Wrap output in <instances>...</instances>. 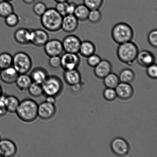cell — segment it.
<instances>
[{"mask_svg": "<svg viewBox=\"0 0 157 157\" xmlns=\"http://www.w3.org/2000/svg\"><path fill=\"white\" fill-rule=\"evenodd\" d=\"M38 104L34 100L25 99L20 101L15 113L24 122H31L38 117Z\"/></svg>", "mask_w": 157, "mask_h": 157, "instance_id": "cell-1", "label": "cell"}, {"mask_svg": "<svg viewBox=\"0 0 157 157\" xmlns=\"http://www.w3.org/2000/svg\"><path fill=\"white\" fill-rule=\"evenodd\" d=\"M63 17L55 8H50L40 17L41 24L48 31L57 32L61 29Z\"/></svg>", "mask_w": 157, "mask_h": 157, "instance_id": "cell-2", "label": "cell"}, {"mask_svg": "<svg viewBox=\"0 0 157 157\" xmlns=\"http://www.w3.org/2000/svg\"><path fill=\"white\" fill-rule=\"evenodd\" d=\"M139 52L137 45L130 41L119 44L117 49V56L121 62L131 66L136 61Z\"/></svg>", "mask_w": 157, "mask_h": 157, "instance_id": "cell-3", "label": "cell"}, {"mask_svg": "<svg viewBox=\"0 0 157 157\" xmlns=\"http://www.w3.org/2000/svg\"><path fill=\"white\" fill-rule=\"evenodd\" d=\"M134 34L132 28L129 24L124 22L115 25L111 32L112 39L118 44L132 41Z\"/></svg>", "mask_w": 157, "mask_h": 157, "instance_id": "cell-4", "label": "cell"}, {"mask_svg": "<svg viewBox=\"0 0 157 157\" xmlns=\"http://www.w3.org/2000/svg\"><path fill=\"white\" fill-rule=\"evenodd\" d=\"M12 66L18 74H27L32 68V59L30 56L25 52H18L13 56Z\"/></svg>", "mask_w": 157, "mask_h": 157, "instance_id": "cell-5", "label": "cell"}, {"mask_svg": "<svg viewBox=\"0 0 157 157\" xmlns=\"http://www.w3.org/2000/svg\"><path fill=\"white\" fill-rule=\"evenodd\" d=\"M44 94L47 96L56 97L62 91L63 85L62 81L55 75L48 76L41 84Z\"/></svg>", "mask_w": 157, "mask_h": 157, "instance_id": "cell-6", "label": "cell"}, {"mask_svg": "<svg viewBox=\"0 0 157 157\" xmlns=\"http://www.w3.org/2000/svg\"><path fill=\"white\" fill-rule=\"evenodd\" d=\"M60 57L61 67L64 71L77 69L81 63V59L77 53L65 52Z\"/></svg>", "mask_w": 157, "mask_h": 157, "instance_id": "cell-7", "label": "cell"}, {"mask_svg": "<svg viewBox=\"0 0 157 157\" xmlns=\"http://www.w3.org/2000/svg\"><path fill=\"white\" fill-rule=\"evenodd\" d=\"M81 41L79 38L75 35H70L65 36L62 41L64 52L78 53Z\"/></svg>", "mask_w": 157, "mask_h": 157, "instance_id": "cell-8", "label": "cell"}, {"mask_svg": "<svg viewBox=\"0 0 157 157\" xmlns=\"http://www.w3.org/2000/svg\"><path fill=\"white\" fill-rule=\"evenodd\" d=\"M44 50L49 57L61 56L64 52L62 41L57 39L49 40L44 46Z\"/></svg>", "mask_w": 157, "mask_h": 157, "instance_id": "cell-9", "label": "cell"}, {"mask_svg": "<svg viewBox=\"0 0 157 157\" xmlns=\"http://www.w3.org/2000/svg\"><path fill=\"white\" fill-rule=\"evenodd\" d=\"M110 147L112 152L118 156H125L130 151V147L128 143L121 138L114 139L111 143Z\"/></svg>", "mask_w": 157, "mask_h": 157, "instance_id": "cell-10", "label": "cell"}, {"mask_svg": "<svg viewBox=\"0 0 157 157\" xmlns=\"http://www.w3.org/2000/svg\"><path fill=\"white\" fill-rule=\"evenodd\" d=\"M49 40L48 33L41 29L30 30V44L37 47L44 46Z\"/></svg>", "mask_w": 157, "mask_h": 157, "instance_id": "cell-11", "label": "cell"}, {"mask_svg": "<svg viewBox=\"0 0 157 157\" xmlns=\"http://www.w3.org/2000/svg\"><path fill=\"white\" fill-rule=\"evenodd\" d=\"M56 111L55 104L44 101L38 105V117L43 120L50 119L54 116Z\"/></svg>", "mask_w": 157, "mask_h": 157, "instance_id": "cell-12", "label": "cell"}, {"mask_svg": "<svg viewBox=\"0 0 157 157\" xmlns=\"http://www.w3.org/2000/svg\"><path fill=\"white\" fill-rule=\"evenodd\" d=\"M78 21L73 14L66 15L63 17L61 29L67 33L75 32L78 29Z\"/></svg>", "mask_w": 157, "mask_h": 157, "instance_id": "cell-13", "label": "cell"}, {"mask_svg": "<svg viewBox=\"0 0 157 157\" xmlns=\"http://www.w3.org/2000/svg\"><path fill=\"white\" fill-rule=\"evenodd\" d=\"M0 151L2 156L13 157L17 153V146L11 140L7 139L1 140L0 141Z\"/></svg>", "mask_w": 157, "mask_h": 157, "instance_id": "cell-14", "label": "cell"}, {"mask_svg": "<svg viewBox=\"0 0 157 157\" xmlns=\"http://www.w3.org/2000/svg\"><path fill=\"white\" fill-rule=\"evenodd\" d=\"M94 68L95 76L100 79H103L109 74L111 73L112 65L108 60L101 59L99 63Z\"/></svg>", "mask_w": 157, "mask_h": 157, "instance_id": "cell-15", "label": "cell"}, {"mask_svg": "<svg viewBox=\"0 0 157 157\" xmlns=\"http://www.w3.org/2000/svg\"><path fill=\"white\" fill-rule=\"evenodd\" d=\"M115 90L117 96L123 100L130 99L133 94V87L128 83L120 82Z\"/></svg>", "mask_w": 157, "mask_h": 157, "instance_id": "cell-16", "label": "cell"}, {"mask_svg": "<svg viewBox=\"0 0 157 157\" xmlns=\"http://www.w3.org/2000/svg\"><path fill=\"white\" fill-rule=\"evenodd\" d=\"M155 55L151 52L147 50H143L139 52L136 61L141 67H147L155 63Z\"/></svg>", "mask_w": 157, "mask_h": 157, "instance_id": "cell-17", "label": "cell"}, {"mask_svg": "<svg viewBox=\"0 0 157 157\" xmlns=\"http://www.w3.org/2000/svg\"><path fill=\"white\" fill-rule=\"evenodd\" d=\"M18 73L12 66L8 68L1 70L0 78L3 82L7 84L15 83L18 76Z\"/></svg>", "mask_w": 157, "mask_h": 157, "instance_id": "cell-18", "label": "cell"}, {"mask_svg": "<svg viewBox=\"0 0 157 157\" xmlns=\"http://www.w3.org/2000/svg\"><path fill=\"white\" fill-rule=\"evenodd\" d=\"M0 99L4 101L7 112L15 113L20 102L16 97L13 95H7L3 94Z\"/></svg>", "mask_w": 157, "mask_h": 157, "instance_id": "cell-19", "label": "cell"}, {"mask_svg": "<svg viewBox=\"0 0 157 157\" xmlns=\"http://www.w3.org/2000/svg\"><path fill=\"white\" fill-rule=\"evenodd\" d=\"M30 30L21 28L15 31L14 34V38L18 44L26 45L30 44Z\"/></svg>", "mask_w": 157, "mask_h": 157, "instance_id": "cell-20", "label": "cell"}, {"mask_svg": "<svg viewBox=\"0 0 157 157\" xmlns=\"http://www.w3.org/2000/svg\"><path fill=\"white\" fill-rule=\"evenodd\" d=\"M30 76L32 82L41 84L47 79L49 75L45 69L38 67L32 71Z\"/></svg>", "mask_w": 157, "mask_h": 157, "instance_id": "cell-21", "label": "cell"}, {"mask_svg": "<svg viewBox=\"0 0 157 157\" xmlns=\"http://www.w3.org/2000/svg\"><path fill=\"white\" fill-rule=\"evenodd\" d=\"M63 78L66 82L71 86L81 82V75L77 69L65 71Z\"/></svg>", "mask_w": 157, "mask_h": 157, "instance_id": "cell-22", "label": "cell"}, {"mask_svg": "<svg viewBox=\"0 0 157 157\" xmlns=\"http://www.w3.org/2000/svg\"><path fill=\"white\" fill-rule=\"evenodd\" d=\"M96 51V47L94 43L88 40L81 41L78 53L82 56L87 58L94 54Z\"/></svg>", "mask_w": 157, "mask_h": 157, "instance_id": "cell-23", "label": "cell"}, {"mask_svg": "<svg viewBox=\"0 0 157 157\" xmlns=\"http://www.w3.org/2000/svg\"><path fill=\"white\" fill-rule=\"evenodd\" d=\"M15 83L20 90L24 91L28 89L32 81L30 75L27 74H23L18 75Z\"/></svg>", "mask_w": 157, "mask_h": 157, "instance_id": "cell-24", "label": "cell"}, {"mask_svg": "<svg viewBox=\"0 0 157 157\" xmlns=\"http://www.w3.org/2000/svg\"><path fill=\"white\" fill-rule=\"evenodd\" d=\"M90 10L84 4L77 5L73 15L78 21H85L87 20Z\"/></svg>", "mask_w": 157, "mask_h": 157, "instance_id": "cell-25", "label": "cell"}, {"mask_svg": "<svg viewBox=\"0 0 157 157\" xmlns=\"http://www.w3.org/2000/svg\"><path fill=\"white\" fill-rule=\"evenodd\" d=\"M135 77L134 72L131 69L125 68L120 73L118 78L120 82L130 84Z\"/></svg>", "mask_w": 157, "mask_h": 157, "instance_id": "cell-26", "label": "cell"}, {"mask_svg": "<svg viewBox=\"0 0 157 157\" xmlns=\"http://www.w3.org/2000/svg\"><path fill=\"white\" fill-rule=\"evenodd\" d=\"M103 79L104 85L109 88L115 89L120 82L118 76L112 72Z\"/></svg>", "mask_w": 157, "mask_h": 157, "instance_id": "cell-27", "label": "cell"}, {"mask_svg": "<svg viewBox=\"0 0 157 157\" xmlns=\"http://www.w3.org/2000/svg\"><path fill=\"white\" fill-rule=\"evenodd\" d=\"M14 12L13 6L9 2L2 1L0 2V17L5 18Z\"/></svg>", "mask_w": 157, "mask_h": 157, "instance_id": "cell-28", "label": "cell"}, {"mask_svg": "<svg viewBox=\"0 0 157 157\" xmlns=\"http://www.w3.org/2000/svg\"><path fill=\"white\" fill-rule=\"evenodd\" d=\"M13 56L7 52L0 54V68L1 70L12 67Z\"/></svg>", "mask_w": 157, "mask_h": 157, "instance_id": "cell-29", "label": "cell"}, {"mask_svg": "<svg viewBox=\"0 0 157 157\" xmlns=\"http://www.w3.org/2000/svg\"><path fill=\"white\" fill-rule=\"evenodd\" d=\"M29 94L34 98H38L44 94L41 84L32 82L27 89Z\"/></svg>", "mask_w": 157, "mask_h": 157, "instance_id": "cell-30", "label": "cell"}, {"mask_svg": "<svg viewBox=\"0 0 157 157\" xmlns=\"http://www.w3.org/2000/svg\"><path fill=\"white\" fill-rule=\"evenodd\" d=\"M5 22L8 27L13 28L16 27L19 23V18L17 14L13 12L4 18Z\"/></svg>", "mask_w": 157, "mask_h": 157, "instance_id": "cell-31", "label": "cell"}, {"mask_svg": "<svg viewBox=\"0 0 157 157\" xmlns=\"http://www.w3.org/2000/svg\"><path fill=\"white\" fill-rule=\"evenodd\" d=\"M102 18V14L99 9L90 10L88 17L87 20L92 24L99 23Z\"/></svg>", "mask_w": 157, "mask_h": 157, "instance_id": "cell-32", "label": "cell"}, {"mask_svg": "<svg viewBox=\"0 0 157 157\" xmlns=\"http://www.w3.org/2000/svg\"><path fill=\"white\" fill-rule=\"evenodd\" d=\"M103 2L104 0H83V4L90 10L99 9Z\"/></svg>", "mask_w": 157, "mask_h": 157, "instance_id": "cell-33", "label": "cell"}, {"mask_svg": "<svg viewBox=\"0 0 157 157\" xmlns=\"http://www.w3.org/2000/svg\"><path fill=\"white\" fill-rule=\"evenodd\" d=\"M48 8L45 3L39 1L34 5L33 10L36 16L40 17L47 10Z\"/></svg>", "mask_w": 157, "mask_h": 157, "instance_id": "cell-34", "label": "cell"}, {"mask_svg": "<svg viewBox=\"0 0 157 157\" xmlns=\"http://www.w3.org/2000/svg\"><path fill=\"white\" fill-rule=\"evenodd\" d=\"M103 95L105 99L109 101H114L117 97L115 89L109 88H107L105 89L103 92Z\"/></svg>", "mask_w": 157, "mask_h": 157, "instance_id": "cell-35", "label": "cell"}, {"mask_svg": "<svg viewBox=\"0 0 157 157\" xmlns=\"http://www.w3.org/2000/svg\"><path fill=\"white\" fill-rule=\"evenodd\" d=\"M87 59V63L89 67H94L99 63L101 61V59L99 55L94 54L88 57Z\"/></svg>", "mask_w": 157, "mask_h": 157, "instance_id": "cell-36", "label": "cell"}, {"mask_svg": "<svg viewBox=\"0 0 157 157\" xmlns=\"http://www.w3.org/2000/svg\"><path fill=\"white\" fill-rule=\"evenodd\" d=\"M147 40L152 47H157V30L156 29L151 31L147 36Z\"/></svg>", "mask_w": 157, "mask_h": 157, "instance_id": "cell-37", "label": "cell"}, {"mask_svg": "<svg viewBox=\"0 0 157 157\" xmlns=\"http://www.w3.org/2000/svg\"><path fill=\"white\" fill-rule=\"evenodd\" d=\"M48 63L49 66L52 68L57 69L61 67L60 56H54L50 57Z\"/></svg>", "mask_w": 157, "mask_h": 157, "instance_id": "cell-38", "label": "cell"}, {"mask_svg": "<svg viewBox=\"0 0 157 157\" xmlns=\"http://www.w3.org/2000/svg\"><path fill=\"white\" fill-rule=\"evenodd\" d=\"M67 2H57L55 8L57 11L63 17L67 15Z\"/></svg>", "mask_w": 157, "mask_h": 157, "instance_id": "cell-39", "label": "cell"}, {"mask_svg": "<svg viewBox=\"0 0 157 157\" xmlns=\"http://www.w3.org/2000/svg\"><path fill=\"white\" fill-rule=\"evenodd\" d=\"M147 73L149 77L153 79H156L157 78V64L154 63L147 67Z\"/></svg>", "mask_w": 157, "mask_h": 157, "instance_id": "cell-40", "label": "cell"}, {"mask_svg": "<svg viewBox=\"0 0 157 157\" xmlns=\"http://www.w3.org/2000/svg\"><path fill=\"white\" fill-rule=\"evenodd\" d=\"M77 5L73 2H67V15L73 14Z\"/></svg>", "mask_w": 157, "mask_h": 157, "instance_id": "cell-41", "label": "cell"}, {"mask_svg": "<svg viewBox=\"0 0 157 157\" xmlns=\"http://www.w3.org/2000/svg\"><path fill=\"white\" fill-rule=\"evenodd\" d=\"M82 84L81 82H80L71 86V90L73 93L78 94L81 92V91L82 90Z\"/></svg>", "mask_w": 157, "mask_h": 157, "instance_id": "cell-42", "label": "cell"}, {"mask_svg": "<svg viewBox=\"0 0 157 157\" xmlns=\"http://www.w3.org/2000/svg\"><path fill=\"white\" fill-rule=\"evenodd\" d=\"M7 112L4 101L0 99V117L5 115Z\"/></svg>", "mask_w": 157, "mask_h": 157, "instance_id": "cell-43", "label": "cell"}, {"mask_svg": "<svg viewBox=\"0 0 157 157\" xmlns=\"http://www.w3.org/2000/svg\"><path fill=\"white\" fill-rule=\"evenodd\" d=\"M45 101L50 104H55L56 102V97L52 96H47Z\"/></svg>", "mask_w": 157, "mask_h": 157, "instance_id": "cell-44", "label": "cell"}, {"mask_svg": "<svg viewBox=\"0 0 157 157\" xmlns=\"http://www.w3.org/2000/svg\"><path fill=\"white\" fill-rule=\"evenodd\" d=\"M22 1L25 4L27 5H30L33 4L35 1V0H22Z\"/></svg>", "mask_w": 157, "mask_h": 157, "instance_id": "cell-45", "label": "cell"}, {"mask_svg": "<svg viewBox=\"0 0 157 157\" xmlns=\"http://www.w3.org/2000/svg\"><path fill=\"white\" fill-rule=\"evenodd\" d=\"M56 3L61 2H67L69 0H54Z\"/></svg>", "mask_w": 157, "mask_h": 157, "instance_id": "cell-46", "label": "cell"}, {"mask_svg": "<svg viewBox=\"0 0 157 157\" xmlns=\"http://www.w3.org/2000/svg\"><path fill=\"white\" fill-rule=\"evenodd\" d=\"M3 94L2 87L1 85H0V98H1V97Z\"/></svg>", "mask_w": 157, "mask_h": 157, "instance_id": "cell-47", "label": "cell"}, {"mask_svg": "<svg viewBox=\"0 0 157 157\" xmlns=\"http://www.w3.org/2000/svg\"><path fill=\"white\" fill-rule=\"evenodd\" d=\"M2 1H8V2H11L12 1H13V0H2Z\"/></svg>", "mask_w": 157, "mask_h": 157, "instance_id": "cell-48", "label": "cell"}, {"mask_svg": "<svg viewBox=\"0 0 157 157\" xmlns=\"http://www.w3.org/2000/svg\"><path fill=\"white\" fill-rule=\"evenodd\" d=\"M0 157H2V156L1 151H0Z\"/></svg>", "mask_w": 157, "mask_h": 157, "instance_id": "cell-49", "label": "cell"}, {"mask_svg": "<svg viewBox=\"0 0 157 157\" xmlns=\"http://www.w3.org/2000/svg\"><path fill=\"white\" fill-rule=\"evenodd\" d=\"M1 68H0V73H1Z\"/></svg>", "mask_w": 157, "mask_h": 157, "instance_id": "cell-50", "label": "cell"}, {"mask_svg": "<svg viewBox=\"0 0 157 157\" xmlns=\"http://www.w3.org/2000/svg\"><path fill=\"white\" fill-rule=\"evenodd\" d=\"M1 137H0V141H1Z\"/></svg>", "mask_w": 157, "mask_h": 157, "instance_id": "cell-51", "label": "cell"}]
</instances>
